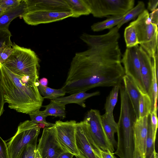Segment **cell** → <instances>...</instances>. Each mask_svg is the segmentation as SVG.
<instances>
[{"instance_id":"cell-47","label":"cell","mask_w":158,"mask_h":158,"mask_svg":"<svg viewBox=\"0 0 158 158\" xmlns=\"http://www.w3.org/2000/svg\"><path fill=\"white\" fill-rule=\"evenodd\" d=\"M155 158H158V153L156 152L155 153Z\"/></svg>"},{"instance_id":"cell-35","label":"cell","mask_w":158,"mask_h":158,"mask_svg":"<svg viewBox=\"0 0 158 158\" xmlns=\"http://www.w3.org/2000/svg\"><path fill=\"white\" fill-rule=\"evenodd\" d=\"M22 0H0V6L7 9H9L18 6Z\"/></svg>"},{"instance_id":"cell-33","label":"cell","mask_w":158,"mask_h":158,"mask_svg":"<svg viewBox=\"0 0 158 158\" xmlns=\"http://www.w3.org/2000/svg\"><path fill=\"white\" fill-rule=\"evenodd\" d=\"M13 51L12 45L2 47L0 49V64H3L11 55Z\"/></svg>"},{"instance_id":"cell-29","label":"cell","mask_w":158,"mask_h":158,"mask_svg":"<svg viewBox=\"0 0 158 158\" xmlns=\"http://www.w3.org/2000/svg\"><path fill=\"white\" fill-rule=\"evenodd\" d=\"M155 143V140L152 134L150 114L148 116V132L146 141L145 158H150L156 151Z\"/></svg>"},{"instance_id":"cell-31","label":"cell","mask_w":158,"mask_h":158,"mask_svg":"<svg viewBox=\"0 0 158 158\" xmlns=\"http://www.w3.org/2000/svg\"><path fill=\"white\" fill-rule=\"evenodd\" d=\"M38 135L35 137L28 145L22 158H35Z\"/></svg>"},{"instance_id":"cell-7","label":"cell","mask_w":158,"mask_h":158,"mask_svg":"<svg viewBox=\"0 0 158 158\" xmlns=\"http://www.w3.org/2000/svg\"><path fill=\"white\" fill-rule=\"evenodd\" d=\"M76 142L80 158H102L101 149L93 139L89 125L85 119L77 123Z\"/></svg>"},{"instance_id":"cell-43","label":"cell","mask_w":158,"mask_h":158,"mask_svg":"<svg viewBox=\"0 0 158 158\" xmlns=\"http://www.w3.org/2000/svg\"><path fill=\"white\" fill-rule=\"evenodd\" d=\"M39 83L42 86H47L48 81L47 78L43 77L39 80Z\"/></svg>"},{"instance_id":"cell-42","label":"cell","mask_w":158,"mask_h":158,"mask_svg":"<svg viewBox=\"0 0 158 158\" xmlns=\"http://www.w3.org/2000/svg\"><path fill=\"white\" fill-rule=\"evenodd\" d=\"M74 155L68 152H65L62 153L58 158H73Z\"/></svg>"},{"instance_id":"cell-46","label":"cell","mask_w":158,"mask_h":158,"mask_svg":"<svg viewBox=\"0 0 158 158\" xmlns=\"http://www.w3.org/2000/svg\"><path fill=\"white\" fill-rule=\"evenodd\" d=\"M156 151L154 152L153 154L152 155L150 158H155V153Z\"/></svg>"},{"instance_id":"cell-18","label":"cell","mask_w":158,"mask_h":158,"mask_svg":"<svg viewBox=\"0 0 158 158\" xmlns=\"http://www.w3.org/2000/svg\"><path fill=\"white\" fill-rule=\"evenodd\" d=\"M103 127L107 137L112 145L116 148L117 142L115 139L114 134L117 132V123L115 122L113 114L105 113L101 115Z\"/></svg>"},{"instance_id":"cell-41","label":"cell","mask_w":158,"mask_h":158,"mask_svg":"<svg viewBox=\"0 0 158 158\" xmlns=\"http://www.w3.org/2000/svg\"><path fill=\"white\" fill-rule=\"evenodd\" d=\"M101 153L102 158H114V152L109 151H104L101 150Z\"/></svg>"},{"instance_id":"cell-9","label":"cell","mask_w":158,"mask_h":158,"mask_svg":"<svg viewBox=\"0 0 158 158\" xmlns=\"http://www.w3.org/2000/svg\"><path fill=\"white\" fill-rule=\"evenodd\" d=\"M139 48L138 45L127 48L121 59V62L123 65L125 75L132 80L141 93H146L141 77Z\"/></svg>"},{"instance_id":"cell-39","label":"cell","mask_w":158,"mask_h":158,"mask_svg":"<svg viewBox=\"0 0 158 158\" xmlns=\"http://www.w3.org/2000/svg\"><path fill=\"white\" fill-rule=\"evenodd\" d=\"M158 5V0H149L148 3V9L149 10L152 12L157 8V7Z\"/></svg>"},{"instance_id":"cell-49","label":"cell","mask_w":158,"mask_h":158,"mask_svg":"<svg viewBox=\"0 0 158 158\" xmlns=\"http://www.w3.org/2000/svg\"><path fill=\"white\" fill-rule=\"evenodd\" d=\"M114 158H117L115 156H114Z\"/></svg>"},{"instance_id":"cell-20","label":"cell","mask_w":158,"mask_h":158,"mask_svg":"<svg viewBox=\"0 0 158 158\" xmlns=\"http://www.w3.org/2000/svg\"><path fill=\"white\" fill-rule=\"evenodd\" d=\"M158 53H156L152 58H151L153 68V74L151 92V99L152 105V111L153 110L157 111V110L158 88L157 81L158 77Z\"/></svg>"},{"instance_id":"cell-11","label":"cell","mask_w":158,"mask_h":158,"mask_svg":"<svg viewBox=\"0 0 158 158\" xmlns=\"http://www.w3.org/2000/svg\"><path fill=\"white\" fill-rule=\"evenodd\" d=\"M77 122L75 120L56 121L55 123L57 137L62 147L67 152L79 157L76 142Z\"/></svg>"},{"instance_id":"cell-5","label":"cell","mask_w":158,"mask_h":158,"mask_svg":"<svg viewBox=\"0 0 158 158\" xmlns=\"http://www.w3.org/2000/svg\"><path fill=\"white\" fill-rule=\"evenodd\" d=\"M41 127L39 124L27 120L18 126L15 135L7 144L10 158H22L29 144L39 135Z\"/></svg>"},{"instance_id":"cell-38","label":"cell","mask_w":158,"mask_h":158,"mask_svg":"<svg viewBox=\"0 0 158 158\" xmlns=\"http://www.w3.org/2000/svg\"><path fill=\"white\" fill-rule=\"evenodd\" d=\"M5 103L3 89L0 82V117L3 112Z\"/></svg>"},{"instance_id":"cell-3","label":"cell","mask_w":158,"mask_h":158,"mask_svg":"<svg viewBox=\"0 0 158 158\" xmlns=\"http://www.w3.org/2000/svg\"><path fill=\"white\" fill-rule=\"evenodd\" d=\"M12 47L13 52L3 65L17 75L39 81V59L35 52L14 42Z\"/></svg>"},{"instance_id":"cell-36","label":"cell","mask_w":158,"mask_h":158,"mask_svg":"<svg viewBox=\"0 0 158 158\" xmlns=\"http://www.w3.org/2000/svg\"><path fill=\"white\" fill-rule=\"evenodd\" d=\"M0 158H10L7 144L0 136Z\"/></svg>"},{"instance_id":"cell-48","label":"cell","mask_w":158,"mask_h":158,"mask_svg":"<svg viewBox=\"0 0 158 158\" xmlns=\"http://www.w3.org/2000/svg\"><path fill=\"white\" fill-rule=\"evenodd\" d=\"M75 157H76V158H80L77 156H75Z\"/></svg>"},{"instance_id":"cell-6","label":"cell","mask_w":158,"mask_h":158,"mask_svg":"<svg viewBox=\"0 0 158 158\" xmlns=\"http://www.w3.org/2000/svg\"><path fill=\"white\" fill-rule=\"evenodd\" d=\"M90 14L97 18L124 15L134 7V0H84Z\"/></svg>"},{"instance_id":"cell-45","label":"cell","mask_w":158,"mask_h":158,"mask_svg":"<svg viewBox=\"0 0 158 158\" xmlns=\"http://www.w3.org/2000/svg\"><path fill=\"white\" fill-rule=\"evenodd\" d=\"M35 158H41L40 154L37 150L36 151Z\"/></svg>"},{"instance_id":"cell-40","label":"cell","mask_w":158,"mask_h":158,"mask_svg":"<svg viewBox=\"0 0 158 158\" xmlns=\"http://www.w3.org/2000/svg\"><path fill=\"white\" fill-rule=\"evenodd\" d=\"M132 158H145V157L142 155L138 147L135 143Z\"/></svg>"},{"instance_id":"cell-13","label":"cell","mask_w":158,"mask_h":158,"mask_svg":"<svg viewBox=\"0 0 158 158\" xmlns=\"http://www.w3.org/2000/svg\"><path fill=\"white\" fill-rule=\"evenodd\" d=\"M25 12L47 10L58 12L71 11L65 0H24Z\"/></svg>"},{"instance_id":"cell-8","label":"cell","mask_w":158,"mask_h":158,"mask_svg":"<svg viewBox=\"0 0 158 158\" xmlns=\"http://www.w3.org/2000/svg\"><path fill=\"white\" fill-rule=\"evenodd\" d=\"M36 150L41 158H58L62 153L67 152L59 141L55 125L44 128Z\"/></svg>"},{"instance_id":"cell-4","label":"cell","mask_w":158,"mask_h":158,"mask_svg":"<svg viewBox=\"0 0 158 158\" xmlns=\"http://www.w3.org/2000/svg\"><path fill=\"white\" fill-rule=\"evenodd\" d=\"M132 22L136 30L139 44L152 58L158 52L157 26L151 22L146 10Z\"/></svg>"},{"instance_id":"cell-44","label":"cell","mask_w":158,"mask_h":158,"mask_svg":"<svg viewBox=\"0 0 158 158\" xmlns=\"http://www.w3.org/2000/svg\"><path fill=\"white\" fill-rule=\"evenodd\" d=\"M7 10L6 9L0 6V15L4 13Z\"/></svg>"},{"instance_id":"cell-30","label":"cell","mask_w":158,"mask_h":158,"mask_svg":"<svg viewBox=\"0 0 158 158\" xmlns=\"http://www.w3.org/2000/svg\"><path fill=\"white\" fill-rule=\"evenodd\" d=\"M28 114L30 118V120L33 123L42 124L47 127H51L55 125V123L46 121V118L47 117L44 114L43 111L38 110Z\"/></svg>"},{"instance_id":"cell-34","label":"cell","mask_w":158,"mask_h":158,"mask_svg":"<svg viewBox=\"0 0 158 158\" xmlns=\"http://www.w3.org/2000/svg\"><path fill=\"white\" fill-rule=\"evenodd\" d=\"M150 117L153 136L154 140L156 141L158 125L157 111L154 110L152 111L150 114Z\"/></svg>"},{"instance_id":"cell-15","label":"cell","mask_w":158,"mask_h":158,"mask_svg":"<svg viewBox=\"0 0 158 158\" xmlns=\"http://www.w3.org/2000/svg\"><path fill=\"white\" fill-rule=\"evenodd\" d=\"M148 116L137 118L133 126L134 143L145 158L148 132Z\"/></svg>"},{"instance_id":"cell-21","label":"cell","mask_w":158,"mask_h":158,"mask_svg":"<svg viewBox=\"0 0 158 158\" xmlns=\"http://www.w3.org/2000/svg\"><path fill=\"white\" fill-rule=\"evenodd\" d=\"M65 0L73 13L72 17L77 18L90 14V10L84 0Z\"/></svg>"},{"instance_id":"cell-26","label":"cell","mask_w":158,"mask_h":158,"mask_svg":"<svg viewBox=\"0 0 158 158\" xmlns=\"http://www.w3.org/2000/svg\"><path fill=\"white\" fill-rule=\"evenodd\" d=\"M38 88L40 94L44 98L51 100L64 97L66 93L62 88L58 89H52L48 86H42L39 83Z\"/></svg>"},{"instance_id":"cell-23","label":"cell","mask_w":158,"mask_h":158,"mask_svg":"<svg viewBox=\"0 0 158 158\" xmlns=\"http://www.w3.org/2000/svg\"><path fill=\"white\" fill-rule=\"evenodd\" d=\"M123 15L111 16L105 20L95 23L91 26L94 31H101L106 29H111L117 26L122 19Z\"/></svg>"},{"instance_id":"cell-2","label":"cell","mask_w":158,"mask_h":158,"mask_svg":"<svg viewBox=\"0 0 158 158\" xmlns=\"http://www.w3.org/2000/svg\"><path fill=\"white\" fill-rule=\"evenodd\" d=\"M0 82L5 102L10 109L29 114L42 107L44 98L38 88L39 80L17 75L0 63Z\"/></svg>"},{"instance_id":"cell-1","label":"cell","mask_w":158,"mask_h":158,"mask_svg":"<svg viewBox=\"0 0 158 158\" xmlns=\"http://www.w3.org/2000/svg\"><path fill=\"white\" fill-rule=\"evenodd\" d=\"M120 35L116 26L106 33H83L80 39L89 48L76 53L62 87L70 94L86 92L98 87L120 85L125 75L118 44Z\"/></svg>"},{"instance_id":"cell-12","label":"cell","mask_w":158,"mask_h":158,"mask_svg":"<svg viewBox=\"0 0 158 158\" xmlns=\"http://www.w3.org/2000/svg\"><path fill=\"white\" fill-rule=\"evenodd\" d=\"M72 15L71 11L39 10L25 12L22 18L27 24L35 26L59 21L72 17Z\"/></svg>"},{"instance_id":"cell-22","label":"cell","mask_w":158,"mask_h":158,"mask_svg":"<svg viewBox=\"0 0 158 158\" xmlns=\"http://www.w3.org/2000/svg\"><path fill=\"white\" fill-rule=\"evenodd\" d=\"M45 109L43 110L45 115L53 116L58 117L63 119L66 117L65 105L54 100H51L50 103L47 105L44 106Z\"/></svg>"},{"instance_id":"cell-25","label":"cell","mask_w":158,"mask_h":158,"mask_svg":"<svg viewBox=\"0 0 158 158\" xmlns=\"http://www.w3.org/2000/svg\"><path fill=\"white\" fill-rule=\"evenodd\" d=\"M152 109V102L150 97L147 93H141L139 102V117L148 116L151 112Z\"/></svg>"},{"instance_id":"cell-17","label":"cell","mask_w":158,"mask_h":158,"mask_svg":"<svg viewBox=\"0 0 158 158\" xmlns=\"http://www.w3.org/2000/svg\"><path fill=\"white\" fill-rule=\"evenodd\" d=\"M123 81L138 118L139 117V102L141 93L134 81L128 76L125 75L123 78Z\"/></svg>"},{"instance_id":"cell-16","label":"cell","mask_w":158,"mask_h":158,"mask_svg":"<svg viewBox=\"0 0 158 158\" xmlns=\"http://www.w3.org/2000/svg\"><path fill=\"white\" fill-rule=\"evenodd\" d=\"M26 5L22 0L19 5L15 8L7 9L0 15V31L9 30L11 22L18 17H22L25 12Z\"/></svg>"},{"instance_id":"cell-24","label":"cell","mask_w":158,"mask_h":158,"mask_svg":"<svg viewBox=\"0 0 158 158\" xmlns=\"http://www.w3.org/2000/svg\"><path fill=\"white\" fill-rule=\"evenodd\" d=\"M145 4L142 1H139L134 7L129 10L124 15L121 21L116 26L119 29L125 23L138 17L145 10Z\"/></svg>"},{"instance_id":"cell-14","label":"cell","mask_w":158,"mask_h":158,"mask_svg":"<svg viewBox=\"0 0 158 158\" xmlns=\"http://www.w3.org/2000/svg\"><path fill=\"white\" fill-rule=\"evenodd\" d=\"M139 52L141 64V73L146 93L151 98V87L153 74L152 58L140 46Z\"/></svg>"},{"instance_id":"cell-32","label":"cell","mask_w":158,"mask_h":158,"mask_svg":"<svg viewBox=\"0 0 158 158\" xmlns=\"http://www.w3.org/2000/svg\"><path fill=\"white\" fill-rule=\"evenodd\" d=\"M12 35L9 30L0 31V49L4 47L12 45L10 40Z\"/></svg>"},{"instance_id":"cell-10","label":"cell","mask_w":158,"mask_h":158,"mask_svg":"<svg viewBox=\"0 0 158 158\" xmlns=\"http://www.w3.org/2000/svg\"><path fill=\"white\" fill-rule=\"evenodd\" d=\"M84 119L89 123L91 136L99 148L103 151H109L113 153L114 148L109 142L105 132L99 111L91 109L88 111Z\"/></svg>"},{"instance_id":"cell-37","label":"cell","mask_w":158,"mask_h":158,"mask_svg":"<svg viewBox=\"0 0 158 158\" xmlns=\"http://www.w3.org/2000/svg\"><path fill=\"white\" fill-rule=\"evenodd\" d=\"M151 22L157 26L158 23V9L157 8L149 14Z\"/></svg>"},{"instance_id":"cell-19","label":"cell","mask_w":158,"mask_h":158,"mask_svg":"<svg viewBox=\"0 0 158 158\" xmlns=\"http://www.w3.org/2000/svg\"><path fill=\"white\" fill-rule=\"evenodd\" d=\"M99 94V91L91 93L80 92L70 94L68 96L60 97L53 100L65 105L70 103H76L83 107H85L86 106L85 102L87 99Z\"/></svg>"},{"instance_id":"cell-27","label":"cell","mask_w":158,"mask_h":158,"mask_svg":"<svg viewBox=\"0 0 158 158\" xmlns=\"http://www.w3.org/2000/svg\"><path fill=\"white\" fill-rule=\"evenodd\" d=\"M124 37L127 48L132 47L139 45L136 30L132 22L125 28Z\"/></svg>"},{"instance_id":"cell-28","label":"cell","mask_w":158,"mask_h":158,"mask_svg":"<svg viewBox=\"0 0 158 158\" xmlns=\"http://www.w3.org/2000/svg\"><path fill=\"white\" fill-rule=\"evenodd\" d=\"M120 85L113 86L107 97L104 106L105 113L113 114L114 108L117 102Z\"/></svg>"}]
</instances>
